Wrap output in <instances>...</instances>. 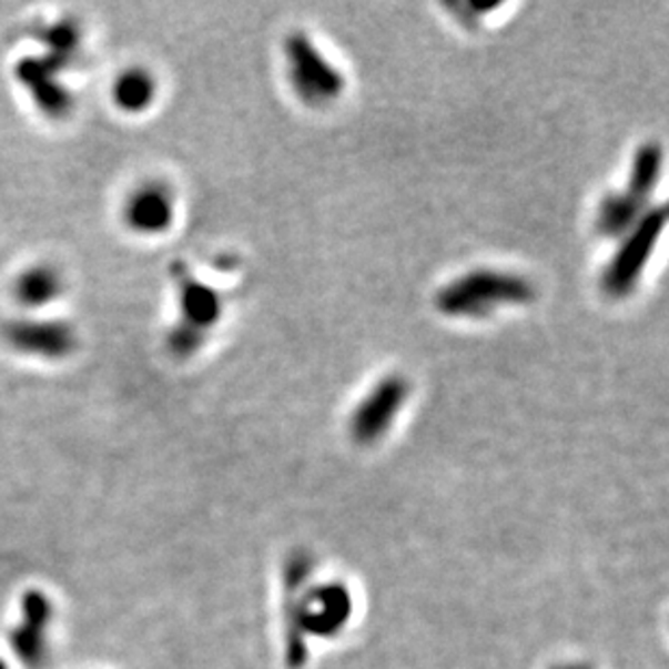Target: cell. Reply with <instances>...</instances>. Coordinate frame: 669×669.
<instances>
[{"label": "cell", "instance_id": "obj_1", "mask_svg": "<svg viewBox=\"0 0 669 669\" xmlns=\"http://www.w3.org/2000/svg\"><path fill=\"white\" fill-rule=\"evenodd\" d=\"M534 300L536 288L527 277L507 271L475 268L438 291L436 308L453 318H486L500 308L527 306Z\"/></svg>", "mask_w": 669, "mask_h": 669}, {"label": "cell", "instance_id": "obj_2", "mask_svg": "<svg viewBox=\"0 0 669 669\" xmlns=\"http://www.w3.org/2000/svg\"><path fill=\"white\" fill-rule=\"evenodd\" d=\"M286 74L295 95L308 107H327L345 91L343 72L313 44L306 33H293L284 42Z\"/></svg>", "mask_w": 669, "mask_h": 669}, {"label": "cell", "instance_id": "obj_3", "mask_svg": "<svg viewBox=\"0 0 669 669\" xmlns=\"http://www.w3.org/2000/svg\"><path fill=\"white\" fill-rule=\"evenodd\" d=\"M666 217L668 213L663 206L648 209L646 215L626 232L625 241L602 271V291L609 297L625 300L637 288L641 273L659 243Z\"/></svg>", "mask_w": 669, "mask_h": 669}, {"label": "cell", "instance_id": "obj_4", "mask_svg": "<svg viewBox=\"0 0 669 669\" xmlns=\"http://www.w3.org/2000/svg\"><path fill=\"white\" fill-rule=\"evenodd\" d=\"M409 395L402 375L384 377L357 405L349 418V434L359 445H373L386 436Z\"/></svg>", "mask_w": 669, "mask_h": 669}, {"label": "cell", "instance_id": "obj_5", "mask_svg": "<svg viewBox=\"0 0 669 669\" xmlns=\"http://www.w3.org/2000/svg\"><path fill=\"white\" fill-rule=\"evenodd\" d=\"M52 622V602L40 589L22 596V618L9 630V648L29 669L44 668L48 661V630Z\"/></svg>", "mask_w": 669, "mask_h": 669}, {"label": "cell", "instance_id": "obj_6", "mask_svg": "<svg viewBox=\"0 0 669 669\" xmlns=\"http://www.w3.org/2000/svg\"><path fill=\"white\" fill-rule=\"evenodd\" d=\"M648 204L630 197L626 191L609 193L596 211L594 227L605 239H620L646 215Z\"/></svg>", "mask_w": 669, "mask_h": 669}, {"label": "cell", "instance_id": "obj_7", "mask_svg": "<svg viewBox=\"0 0 669 669\" xmlns=\"http://www.w3.org/2000/svg\"><path fill=\"white\" fill-rule=\"evenodd\" d=\"M661 170H663V150L659 143L650 141L643 143L630 163V176L626 182L625 189L630 197L639 200L641 204H648L655 186L659 184L661 179Z\"/></svg>", "mask_w": 669, "mask_h": 669}, {"label": "cell", "instance_id": "obj_8", "mask_svg": "<svg viewBox=\"0 0 669 669\" xmlns=\"http://www.w3.org/2000/svg\"><path fill=\"white\" fill-rule=\"evenodd\" d=\"M180 282H182V288H180L182 313L186 316V321L182 325L204 334L206 327L213 325L220 318L222 302H220L215 291H211L204 284L193 282L191 277H186V280L182 277Z\"/></svg>", "mask_w": 669, "mask_h": 669}, {"label": "cell", "instance_id": "obj_9", "mask_svg": "<svg viewBox=\"0 0 669 669\" xmlns=\"http://www.w3.org/2000/svg\"><path fill=\"white\" fill-rule=\"evenodd\" d=\"M134 225L145 232H156L168 227L172 222V200L163 189H148L134 197L133 206Z\"/></svg>", "mask_w": 669, "mask_h": 669}, {"label": "cell", "instance_id": "obj_10", "mask_svg": "<svg viewBox=\"0 0 669 669\" xmlns=\"http://www.w3.org/2000/svg\"><path fill=\"white\" fill-rule=\"evenodd\" d=\"M120 102L124 107H131V109H141L145 107L148 100H152V93H154V83L152 79H148L145 74L141 72H134L133 77H129L122 85H120Z\"/></svg>", "mask_w": 669, "mask_h": 669}, {"label": "cell", "instance_id": "obj_11", "mask_svg": "<svg viewBox=\"0 0 669 669\" xmlns=\"http://www.w3.org/2000/svg\"><path fill=\"white\" fill-rule=\"evenodd\" d=\"M54 293V280L48 273H31L29 277L22 280L20 286V295L29 302V304H42L48 302Z\"/></svg>", "mask_w": 669, "mask_h": 669}, {"label": "cell", "instance_id": "obj_12", "mask_svg": "<svg viewBox=\"0 0 669 669\" xmlns=\"http://www.w3.org/2000/svg\"><path fill=\"white\" fill-rule=\"evenodd\" d=\"M0 669H9V666H7L2 659H0Z\"/></svg>", "mask_w": 669, "mask_h": 669}]
</instances>
